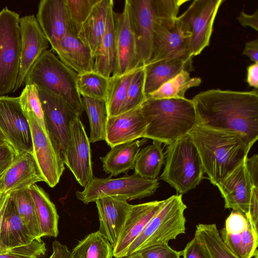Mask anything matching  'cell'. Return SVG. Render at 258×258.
Instances as JSON below:
<instances>
[{"label": "cell", "instance_id": "e0dca14e", "mask_svg": "<svg viewBox=\"0 0 258 258\" xmlns=\"http://www.w3.org/2000/svg\"><path fill=\"white\" fill-rule=\"evenodd\" d=\"M116 66L112 76H121L139 68L136 40L131 25L127 1L121 13L114 12Z\"/></svg>", "mask_w": 258, "mask_h": 258}, {"label": "cell", "instance_id": "5bb4252c", "mask_svg": "<svg viewBox=\"0 0 258 258\" xmlns=\"http://www.w3.org/2000/svg\"><path fill=\"white\" fill-rule=\"evenodd\" d=\"M139 68L150 59L154 28L157 18L154 0H127Z\"/></svg>", "mask_w": 258, "mask_h": 258}, {"label": "cell", "instance_id": "7402d4cb", "mask_svg": "<svg viewBox=\"0 0 258 258\" xmlns=\"http://www.w3.org/2000/svg\"><path fill=\"white\" fill-rule=\"evenodd\" d=\"M45 179L33 153L24 152L17 155L11 166L0 178L2 192L9 194L14 191L29 188Z\"/></svg>", "mask_w": 258, "mask_h": 258}, {"label": "cell", "instance_id": "e575fe53", "mask_svg": "<svg viewBox=\"0 0 258 258\" xmlns=\"http://www.w3.org/2000/svg\"><path fill=\"white\" fill-rule=\"evenodd\" d=\"M202 80L199 77L191 78L190 72L182 70L166 82L147 98L154 99L184 98L186 91L191 88L199 86Z\"/></svg>", "mask_w": 258, "mask_h": 258}, {"label": "cell", "instance_id": "7dc6e473", "mask_svg": "<svg viewBox=\"0 0 258 258\" xmlns=\"http://www.w3.org/2000/svg\"><path fill=\"white\" fill-rule=\"evenodd\" d=\"M246 217L251 227L257 232L258 186H253L251 188L248 211Z\"/></svg>", "mask_w": 258, "mask_h": 258}, {"label": "cell", "instance_id": "74e56055", "mask_svg": "<svg viewBox=\"0 0 258 258\" xmlns=\"http://www.w3.org/2000/svg\"><path fill=\"white\" fill-rule=\"evenodd\" d=\"M109 78L93 71L78 74L77 87L82 96L105 100Z\"/></svg>", "mask_w": 258, "mask_h": 258}, {"label": "cell", "instance_id": "8d00e7d4", "mask_svg": "<svg viewBox=\"0 0 258 258\" xmlns=\"http://www.w3.org/2000/svg\"><path fill=\"white\" fill-rule=\"evenodd\" d=\"M195 236L207 248L211 258H239L224 243L215 224H199Z\"/></svg>", "mask_w": 258, "mask_h": 258}, {"label": "cell", "instance_id": "7a4b0ae2", "mask_svg": "<svg viewBox=\"0 0 258 258\" xmlns=\"http://www.w3.org/2000/svg\"><path fill=\"white\" fill-rule=\"evenodd\" d=\"M189 135L198 151L204 173L215 186L247 157L250 149L236 133L198 124Z\"/></svg>", "mask_w": 258, "mask_h": 258}, {"label": "cell", "instance_id": "d6a6232c", "mask_svg": "<svg viewBox=\"0 0 258 258\" xmlns=\"http://www.w3.org/2000/svg\"><path fill=\"white\" fill-rule=\"evenodd\" d=\"M113 248L98 231L80 241L70 252V258H112Z\"/></svg>", "mask_w": 258, "mask_h": 258}, {"label": "cell", "instance_id": "603a6c76", "mask_svg": "<svg viewBox=\"0 0 258 258\" xmlns=\"http://www.w3.org/2000/svg\"><path fill=\"white\" fill-rule=\"evenodd\" d=\"M147 123L140 106L108 117L105 140L111 148L144 137Z\"/></svg>", "mask_w": 258, "mask_h": 258}, {"label": "cell", "instance_id": "4dcf8cb0", "mask_svg": "<svg viewBox=\"0 0 258 258\" xmlns=\"http://www.w3.org/2000/svg\"><path fill=\"white\" fill-rule=\"evenodd\" d=\"M162 144L154 140L151 144L140 149L134 167L136 174L145 178L157 179L164 161Z\"/></svg>", "mask_w": 258, "mask_h": 258}, {"label": "cell", "instance_id": "484cf974", "mask_svg": "<svg viewBox=\"0 0 258 258\" xmlns=\"http://www.w3.org/2000/svg\"><path fill=\"white\" fill-rule=\"evenodd\" d=\"M112 5V0H98L77 34L93 57L105 34L109 11Z\"/></svg>", "mask_w": 258, "mask_h": 258}, {"label": "cell", "instance_id": "52a82bcc", "mask_svg": "<svg viewBox=\"0 0 258 258\" xmlns=\"http://www.w3.org/2000/svg\"><path fill=\"white\" fill-rule=\"evenodd\" d=\"M19 15L7 7L0 11V96L13 93L20 69Z\"/></svg>", "mask_w": 258, "mask_h": 258}, {"label": "cell", "instance_id": "ab89813d", "mask_svg": "<svg viewBox=\"0 0 258 258\" xmlns=\"http://www.w3.org/2000/svg\"><path fill=\"white\" fill-rule=\"evenodd\" d=\"M144 82L145 69L142 67L135 71L130 83L123 112L141 106L146 100Z\"/></svg>", "mask_w": 258, "mask_h": 258}, {"label": "cell", "instance_id": "d590c367", "mask_svg": "<svg viewBox=\"0 0 258 258\" xmlns=\"http://www.w3.org/2000/svg\"><path fill=\"white\" fill-rule=\"evenodd\" d=\"M14 199L18 213L34 239L41 238L39 223L33 199L29 188L10 194Z\"/></svg>", "mask_w": 258, "mask_h": 258}, {"label": "cell", "instance_id": "30bf717a", "mask_svg": "<svg viewBox=\"0 0 258 258\" xmlns=\"http://www.w3.org/2000/svg\"><path fill=\"white\" fill-rule=\"evenodd\" d=\"M36 87L46 133L63 159L69 143L72 122L80 116L62 96Z\"/></svg>", "mask_w": 258, "mask_h": 258}, {"label": "cell", "instance_id": "60d3db41", "mask_svg": "<svg viewBox=\"0 0 258 258\" xmlns=\"http://www.w3.org/2000/svg\"><path fill=\"white\" fill-rule=\"evenodd\" d=\"M19 97L24 113L32 114L43 130L46 133L43 119V110L36 86L34 84L25 85Z\"/></svg>", "mask_w": 258, "mask_h": 258}, {"label": "cell", "instance_id": "f1b7e54d", "mask_svg": "<svg viewBox=\"0 0 258 258\" xmlns=\"http://www.w3.org/2000/svg\"><path fill=\"white\" fill-rule=\"evenodd\" d=\"M144 93L147 96L182 70H194L192 60H162L144 66Z\"/></svg>", "mask_w": 258, "mask_h": 258}, {"label": "cell", "instance_id": "4fadbf2b", "mask_svg": "<svg viewBox=\"0 0 258 258\" xmlns=\"http://www.w3.org/2000/svg\"><path fill=\"white\" fill-rule=\"evenodd\" d=\"M63 161L82 186L86 187L94 177L90 142L80 117L72 122L69 143Z\"/></svg>", "mask_w": 258, "mask_h": 258}, {"label": "cell", "instance_id": "8992f818", "mask_svg": "<svg viewBox=\"0 0 258 258\" xmlns=\"http://www.w3.org/2000/svg\"><path fill=\"white\" fill-rule=\"evenodd\" d=\"M186 208L182 195H172L166 199L159 211L130 245L127 255L150 246L168 243L179 235L184 234L186 219L184 212Z\"/></svg>", "mask_w": 258, "mask_h": 258}, {"label": "cell", "instance_id": "b9f144b4", "mask_svg": "<svg viewBox=\"0 0 258 258\" xmlns=\"http://www.w3.org/2000/svg\"><path fill=\"white\" fill-rule=\"evenodd\" d=\"M181 256V251L174 250L168 243L164 242L139 250L125 258H180Z\"/></svg>", "mask_w": 258, "mask_h": 258}, {"label": "cell", "instance_id": "f6af8a7d", "mask_svg": "<svg viewBox=\"0 0 258 258\" xmlns=\"http://www.w3.org/2000/svg\"><path fill=\"white\" fill-rule=\"evenodd\" d=\"M183 258H211L205 246L195 236L181 251Z\"/></svg>", "mask_w": 258, "mask_h": 258}, {"label": "cell", "instance_id": "cb8c5ba5", "mask_svg": "<svg viewBox=\"0 0 258 258\" xmlns=\"http://www.w3.org/2000/svg\"><path fill=\"white\" fill-rule=\"evenodd\" d=\"M51 49L63 63L78 74L93 71V55L76 35H66Z\"/></svg>", "mask_w": 258, "mask_h": 258}, {"label": "cell", "instance_id": "2e32d148", "mask_svg": "<svg viewBox=\"0 0 258 258\" xmlns=\"http://www.w3.org/2000/svg\"><path fill=\"white\" fill-rule=\"evenodd\" d=\"M20 27V64L14 92L24 85L30 69L41 55L47 50L50 44L33 14L21 17Z\"/></svg>", "mask_w": 258, "mask_h": 258}, {"label": "cell", "instance_id": "5b68a950", "mask_svg": "<svg viewBox=\"0 0 258 258\" xmlns=\"http://www.w3.org/2000/svg\"><path fill=\"white\" fill-rule=\"evenodd\" d=\"M161 179L182 195L196 187L204 173L202 163L189 135L167 145Z\"/></svg>", "mask_w": 258, "mask_h": 258}, {"label": "cell", "instance_id": "277c9868", "mask_svg": "<svg viewBox=\"0 0 258 258\" xmlns=\"http://www.w3.org/2000/svg\"><path fill=\"white\" fill-rule=\"evenodd\" d=\"M78 74L63 63L52 50L44 51L29 72L25 85L34 84L64 98L80 117L84 111L77 87Z\"/></svg>", "mask_w": 258, "mask_h": 258}, {"label": "cell", "instance_id": "680465c9", "mask_svg": "<svg viewBox=\"0 0 258 258\" xmlns=\"http://www.w3.org/2000/svg\"><path fill=\"white\" fill-rule=\"evenodd\" d=\"M54 257H55V254H54V252L52 251L51 255H50V256L49 258H54Z\"/></svg>", "mask_w": 258, "mask_h": 258}, {"label": "cell", "instance_id": "8fae6325", "mask_svg": "<svg viewBox=\"0 0 258 258\" xmlns=\"http://www.w3.org/2000/svg\"><path fill=\"white\" fill-rule=\"evenodd\" d=\"M223 0H195L178 19L191 34L189 53L200 54L210 44L215 18Z\"/></svg>", "mask_w": 258, "mask_h": 258}, {"label": "cell", "instance_id": "11a10c76", "mask_svg": "<svg viewBox=\"0 0 258 258\" xmlns=\"http://www.w3.org/2000/svg\"><path fill=\"white\" fill-rule=\"evenodd\" d=\"M9 194H6L2 192L0 196V232L3 219V216L5 209L6 207V203L7 202ZM7 249L2 243L0 239V254L5 253L9 251Z\"/></svg>", "mask_w": 258, "mask_h": 258}, {"label": "cell", "instance_id": "9f6ffc18", "mask_svg": "<svg viewBox=\"0 0 258 258\" xmlns=\"http://www.w3.org/2000/svg\"><path fill=\"white\" fill-rule=\"evenodd\" d=\"M0 258H35L19 253L17 249L12 248L8 252L0 254Z\"/></svg>", "mask_w": 258, "mask_h": 258}, {"label": "cell", "instance_id": "ac0fdd59", "mask_svg": "<svg viewBox=\"0 0 258 258\" xmlns=\"http://www.w3.org/2000/svg\"><path fill=\"white\" fill-rule=\"evenodd\" d=\"M36 18L51 48L66 35L74 34L66 0L40 1Z\"/></svg>", "mask_w": 258, "mask_h": 258}, {"label": "cell", "instance_id": "3957f363", "mask_svg": "<svg viewBox=\"0 0 258 258\" xmlns=\"http://www.w3.org/2000/svg\"><path fill=\"white\" fill-rule=\"evenodd\" d=\"M147 123L144 138L168 145L188 135L198 125L191 100L147 98L140 106Z\"/></svg>", "mask_w": 258, "mask_h": 258}, {"label": "cell", "instance_id": "ffe728a7", "mask_svg": "<svg viewBox=\"0 0 258 258\" xmlns=\"http://www.w3.org/2000/svg\"><path fill=\"white\" fill-rule=\"evenodd\" d=\"M165 200L155 201L133 205L113 248V256L122 258L127 256L130 245L144 227L159 211Z\"/></svg>", "mask_w": 258, "mask_h": 258}, {"label": "cell", "instance_id": "4316f807", "mask_svg": "<svg viewBox=\"0 0 258 258\" xmlns=\"http://www.w3.org/2000/svg\"><path fill=\"white\" fill-rule=\"evenodd\" d=\"M114 14L112 5L109 11L105 34L94 55L93 71L107 78L113 75L116 66Z\"/></svg>", "mask_w": 258, "mask_h": 258}, {"label": "cell", "instance_id": "836d02e7", "mask_svg": "<svg viewBox=\"0 0 258 258\" xmlns=\"http://www.w3.org/2000/svg\"><path fill=\"white\" fill-rule=\"evenodd\" d=\"M136 70L123 75L111 76L109 78L105 99L108 117L124 112L128 87Z\"/></svg>", "mask_w": 258, "mask_h": 258}, {"label": "cell", "instance_id": "681fc988", "mask_svg": "<svg viewBox=\"0 0 258 258\" xmlns=\"http://www.w3.org/2000/svg\"><path fill=\"white\" fill-rule=\"evenodd\" d=\"M237 20L243 27H249L256 31H258V9L250 15L242 11L237 17Z\"/></svg>", "mask_w": 258, "mask_h": 258}, {"label": "cell", "instance_id": "7bdbcfd3", "mask_svg": "<svg viewBox=\"0 0 258 258\" xmlns=\"http://www.w3.org/2000/svg\"><path fill=\"white\" fill-rule=\"evenodd\" d=\"M258 233L249 223L247 228L241 233L242 258H252L257 253Z\"/></svg>", "mask_w": 258, "mask_h": 258}, {"label": "cell", "instance_id": "f907efd6", "mask_svg": "<svg viewBox=\"0 0 258 258\" xmlns=\"http://www.w3.org/2000/svg\"><path fill=\"white\" fill-rule=\"evenodd\" d=\"M247 170L253 186H258V155H253L246 159Z\"/></svg>", "mask_w": 258, "mask_h": 258}, {"label": "cell", "instance_id": "6da1fadb", "mask_svg": "<svg viewBox=\"0 0 258 258\" xmlns=\"http://www.w3.org/2000/svg\"><path fill=\"white\" fill-rule=\"evenodd\" d=\"M198 124L240 134L251 149L258 139V93L210 89L191 99Z\"/></svg>", "mask_w": 258, "mask_h": 258}, {"label": "cell", "instance_id": "f546056e", "mask_svg": "<svg viewBox=\"0 0 258 258\" xmlns=\"http://www.w3.org/2000/svg\"><path fill=\"white\" fill-rule=\"evenodd\" d=\"M29 189L35 205L41 237H57L59 216L54 204L38 185L33 184Z\"/></svg>", "mask_w": 258, "mask_h": 258}, {"label": "cell", "instance_id": "9a60e30c", "mask_svg": "<svg viewBox=\"0 0 258 258\" xmlns=\"http://www.w3.org/2000/svg\"><path fill=\"white\" fill-rule=\"evenodd\" d=\"M30 124L33 144V154L46 182L54 187L64 169L63 159L34 116L24 113Z\"/></svg>", "mask_w": 258, "mask_h": 258}, {"label": "cell", "instance_id": "91938a15", "mask_svg": "<svg viewBox=\"0 0 258 258\" xmlns=\"http://www.w3.org/2000/svg\"><path fill=\"white\" fill-rule=\"evenodd\" d=\"M253 257L254 258H258V253H257Z\"/></svg>", "mask_w": 258, "mask_h": 258}, {"label": "cell", "instance_id": "94428289", "mask_svg": "<svg viewBox=\"0 0 258 258\" xmlns=\"http://www.w3.org/2000/svg\"><path fill=\"white\" fill-rule=\"evenodd\" d=\"M1 176H0V178H1ZM2 193V192L1 190V188H0V196L1 195Z\"/></svg>", "mask_w": 258, "mask_h": 258}, {"label": "cell", "instance_id": "9c48e42d", "mask_svg": "<svg viewBox=\"0 0 258 258\" xmlns=\"http://www.w3.org/2000/svg\"><path fill=\"white\" fill-rule=\"evenodd\" d=\"M190 37L191 34L177 17L163 18L157 16L151 54L147 64L162 60H192L189 53Z\"/></svg>", "mask_w": 258, "mask_h": 258}, {"label": "cell", "instance_id": "bcb514c9", "mask_svg": "<svg viewBox=\"0 0 258 258\" xmlns=\"http://www.w3.org/2000/svg\"><path fill=\"white\" fill-rule=\"evenodd\" d=\"M16 156L17 153L10 143L0 145V176L11 166Z\"/></svg>", "mask_w": 258, "mask_h": 258}, {"label": "cell", "instance_id": "6f0895ef", "mask_svg": "<svg viewBox=\"0 0 258 258\" xmlns=\"http://www.w3.org/2000/svg\"><path fill=\"white\" fill-rule=\"evenodd\" d=\"M6 143H9V142L0 129V145Z\"/></svg>", "mask_w": 258, "mask_h": 258}, {"label": "cell", "instance_id": "816d5d0a", "mask_svg": "<svg viewBox=\"0 0 258 258\" xmlns=\"http://www.w3.org/2000/svg\"><path fill=\"white\" fill-rule=\"evenodd\" d=\"M242 54L247 56L253 63H258L257 39L247 42Z\"/></svg>", "mask_w": 258, "mask_h": 258}, {"label": "cell", "instance_id": "c3c4849f", "mask_svg": "<svg viewBox=\"0 0 258 258\" xmlns=\"http://www.w3.org/2000/svg\"><path fill=\"white\" fill-rule=\"evenodd\" d=\"M221 237L226 245L238 257L242 258L241 233L230 234L223 229L221 231Z\"/></svg>", "mask_w": 258, "mask_h": 258}, {"label": "cell", "instance_id": "d6986e66", "mask_svg": "<svg viewBox=\"0 0 258 258\" xmlns=\"http://www.w3.org/2000/svg\"><path fill=\"white\" fill-rule=\"evenodd\" d=\"M122 197L108 196L96 200L100 226L98 230L115 246L128 212L132 206Z\"/></svg>", "mask_w": 258, "mask_h": 258}, {"label": "cell", "instance_id": "db71d44e", "mask_svg": "<svg viewBox=\"0 0 258 258\" xmlns=\"http://www.w3.org/2000/svg\"><path fill=\"white\" fill-rule=\"evenodd\" d=\"M52 251L55 254L54 258H70V251L64 244L55 240L52 243Z\"/></svg>", "mask_w": 258, "mask_h": 258}, {"label": "cell", "instance_id": "f35d334b", "mask_svg": "<svg viewBox=\"0 0 258 258\" xmlns=\"http://www.w3.org/2000/svg\"><path fill=\"white\" fill-rule=\"evenodd\" d=\"M98 0H66L74 34H77Z\"/></svg>", "mask_w": 258, "mask_h": 258}, {"label": "cell", "instance_id": "ba28073f", "mask_svg": "<svg viewBox=\"0 0 258 258\" xmlns=\"http://www.w3.org/2000/svg\"><path fill=\"white\" fill-rule=\"evenodd\" d=\"M159 186L157 179H150L134 173L112 178L94 177L82 191L76 192L77 198L85 204L104 197H119L128 201L154 195Z\"/></svg>", "mask_w": 258, "mask_h": 258}, {"label": "cell", "instance_id": "ee69618b", "mask_svg": "<svg viewBox=\"0 0 258 258\" xmlns=\"http://www.w3.org/2000/svg\"><path fill=\"white\" fill-rule=\"evenodd\" d=\"M249 222L242 213L233 210L225 220L223 229L230 234L242 233L247 227Z\"/></svg>", "mask_w": 258, "mask_h": 258}, {"label": "cell", "instance_id": "7c38bea8", "mask_svg": "<svg viewBox=\"0 0 258 258\" xmlns=\"http://www.w3.org/2000/svg\"><path fill=\"white\" fill-rule=\"evenodd\" d=\"M0 129L17 155L24 152L33 153L31 129L19 97L0 96Z\"/></svg>", "mask_w": 258, "mask_h": 258}, {"label": "cell", "instance_id": "83f0119b", "mask_svg": "<svg viewBox=\"0 0 258 258\" xmlns=\"http://www.w3.org/2000/svg\"><path fill=\"white\" fill-rule=\"evenodd\" d=\"M146 139L137 140L115 145L103 157H100L103 170L116 176L134 169L138 154Z\"/></svg>", "mask_w": 258, "mask_h": 258}, {"label": "cell", "instance_id": "d4e9b609", "mask_svg": "<svg viewBox=\"0 0 258 258\" xmlns=\"http://www.w3.org/2000/svg\"><path fill=\"white\" fill-rule=\"evenodd\" d=\"M0 239L8 249L29 245L35 239L20 218L10 194L3 216Z\"/></svg>", "mask_w": 258, "mask_h": 258}, {"label": "cell", "instance_id": "1f68e13d", "mask_svg": "<svg viewBox=\"0 0 258 258\" xmlns=\"http://www.w3.org/2000/svg\"><path fill=\"white\" fill-rule=\"evenodd\" d=\"M82 99L90 123V143L105 140L108 117L105 100L87 96Z\"/></svg>", "mask_w": 258, "mask_h": 258}, {"label": "cell", "instance_id": "f5cc1de1", "mask_svg": "<svg viewBox=\"0 0 258 258\" xmlns=\"http://www.w3.org/2000/svg\"><path fill=\"white\" fill-rule=\"evenodd\" d=\"M246 82L256 90L258 87V63H253L247 68Z\"/></svg>", "mask_w": 258, "mask_h": 258}, {"label": "cell", "instance_id": "44dd1931", "mask_svg": "<svg viewBox=\"0 0 258 258\" xmlns=\"http://www.w3.org/2000/svg\"><path fill=\"white\" fill-rule=\"evenodd\" d=\"M247 158L217 185L224 200L225 208L239 211L245 216L253 186L246 168Z\"/></svg>", "mask_w": 258, "mask_h": 258}]
</instances>
